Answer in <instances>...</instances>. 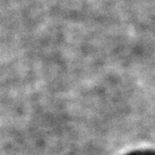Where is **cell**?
I'll return each instance as SVG.
<instances>
[]
</instances>
